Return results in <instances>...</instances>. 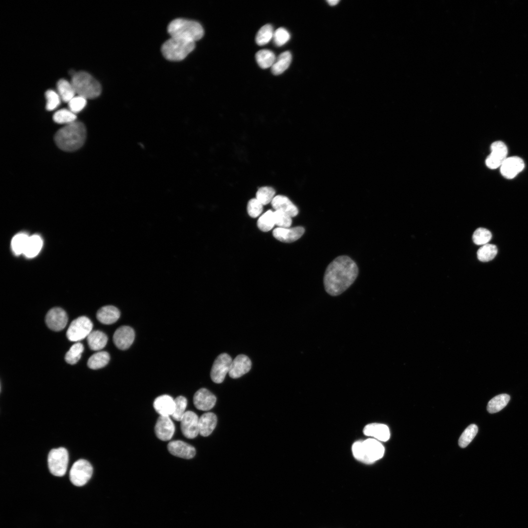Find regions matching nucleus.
I'll list each match as a JSON object with an SVG mask.
<instances>
[{
  "label": "nucleus",
  "instance_id": "nucleus-21",
  "mask_svg": "<svg viewBox=\"0 0 528 528\" xmlns=\"http://www.w3.org/2000/svg\"><path fill=\"white\" fill-rule=\"evenodd\" d=\"M153 406L160 416H171L175 410V399L167 395L159 396L154 400Z\"/></svg>",
  "mask_w": 528,
  "mask_h": 528
},
{
  "label": "nucleus",
  "instance_id": "nucleus-30",
  "mask_svg": "<svg viewBox=\"0 0 528 528\" xmlns=\"http://www.w3.org/2000/svg\"><path fill=\"white\" fill-rule=\"evenodd\" d=\"M110 354L107 352H99L92 354L88 359V366L90 369L97 370L105 367L109 362Z\"/></svg>",
  "mask_w": 528,
  "mask_h": 528
},
{
  "label": "nucleus",
  "instance_id": "nucleus-8",
  "mask_svg": "<svg viewBox=\"0 0 528 528\" xmlns=\"http://www.w3.org/2000/svg\"><path fill=\"white\" fill-rule=\"evenodd\" d=\"M93 324L86 316H80L72 321L66 331L67 339L73 342L87 337L92 331Z\"/></svg>",
  "mask_w": 528,
  "mask_h": 528
},
{
  "label": "nucleus",
  "instance_id": "nucleus-31",
  "mask_svg": "<svg viewBox=\"0 0 528 528\" xmlns=\"http://www.w3.org/2000/svg\"><path fill=\"white\" fill-rule=\"evenodd\" d=\"M255 59L258 65L262 68L271 67L276 60L275 54L268 49H262L255 55Z\"/></svg>",
  "mask_w": 528,
  "mask_h": 528
},
{
  "label": "nucleus",
  "instance_id": "nucleus-41",
  "mask_svg": "<svg viewBox=\"0 0 528 528\" xmlns=\"http://www.w3.org/2000/svg\"><path fill=\"white\" fill-rule=\"evenodd\" d=\"M175 406L172 418L175 420L180 421L185 413L187 405V399L183 396H178L175 399Z\"/></svg>",
  "mask_w": 528,
  "mask_h": 528
},
{
  "label": "nucleus",
  "instance_id": "nucleus-48",
  "mask_svg": "<svg viewBox=\"0 0 528 528\" xmlns=\"http://www.w3.org/2000/svg\"><path fill=\"white\" fill-rule=\"evenodd\" d=\"M339 1H340L339 0H327V2L329 3V4L331 5V6H334V5H336L337 4H338V3Z\"/></svg>",
  "mask_w": 528,
  "mask_h": 528
},
{
  "label": "nucleus",
  "instance_id": "nucleus-11",
  "mask_svg": "<svg viewBox=\"0 0 528 528\" xmlns=\"http://www.w3.org/2000/svg\"><path fill=\"white\" fill-rule=\"evenodd\" d=\"M491 153L485 160L487 167L491 169L500 167L507 158V148L501 141L494 142L490 147Z\"/></svg>",
  "mask_w": 528,
  "mask_h": 528
},
{
  "label": "nucleus",
  "instance_id": "nucleus-35",
  "mask_svg": "<svg viewBox=\"0 0 528 528\" xmlns=\"http://www.w3.org/2000/svg\"><path fill=\"white\" fill-rule=\"evenodd\" d=\"M498 252L496 245L492 244H485L481 246L477 251V257L479 261L483 262H488L493 259Z\"/></svg>",
  "mask_w": 528,
  "mask_h": 528
},
{
  "label": "nucleus",
  "instance_id": "nucleus-2",
  "mask_svg": "<svg viewBox=\"0 0 528 528\" xmlns=\"http://www.w3.org/2000/svg\"><path fill=\"white\" fill-rule=\"evenodd\" d=\"M86 129L81 122L75 121L66 125L55 134V142L61 150L72 152L80 148L84 144Z\"/></svg>",
  "mask_w": 528,
  "mask_h": 528
},
{
  "label": "nucleus",
  "instance_id": "nucleus-15",
  "mask_svg": "<svg viewBox=\"0 0 528 528\" xmlns=\"http://www.w3.org/2000/svg\"><path fill=\"white\" fill-rule=\"evenodd\" d=\"M524 167L523 160L515 156L507 157L500 168L501 174L504 177L512 179L522 171Z\"/></svg>",
  "mask_w": 528,
  "mask_h": 528
},
{
  "label": "nucleus",
  "instance_id": "nucleus-43",
  "mask_svg": "<svg viewBox=\"0 0 528 528\" xmlns=\"http://www.w3.org/2000/svg\"><path fill=\"white\" fill-rule=\"evenodd\" d=\"M290 34L286 29L283 27H280L274 32L272 39L276 46H281L286 44L290 39Z\"/></svg>",
  "mask_w": 528,
  "mask_h": 528
},
{
  "label": "nucleus",
  "instance_id": "nucleus-27",
  "mask_svg": "<svg viewBox=\"0 0 528 528\" xmlns=\"http://www.w3.org/2000/svg\"><path fill=\"white\" fill-rule=\"evenodd\" d=\"M87 338L89 348L93 351L102 349L106 346L108 341L107 335L99 330L92 331Z\"/></svg>",
  "mask_w": 528,
  "mask_h": 528
},
{
  "label": "nucleus",
  "instance_id": "nucleus-40",
  "mask_svg": "<svg viewBox=\"0 0 528 528\" xmlns=\"http://www.w3.org/2000/svg\"><path fill=\"white\" fill-rule=\"evenodd\" d=\"M275 191L271 187L264 186L260 188L256 194L257 198L263 205L271 202L275 197Z\"/></svg>",
  "mask_w": 528,
  "mask_h": 528
},
{
  "label": "nucleus",
  "instance_id": "nucleus-22",
  "mask_svg": "<svg viewBox=\"0 0 528 528\" xmlns=\"http://www.w3.org/2000/svg\"><path fill=\"white\" fill-rule=\"evenodd\" d=\"M363 433L366 436L381 441H387L390 437L388 427L381 423H373L366 425L364 428Z\"/></svg>",
  "mask_w": 528,
  "mask_h": 528
},
{
  "label": "nucleus",
  "instance_id": "nucleus-28",
  "mask_svg": "<svg viewBox=\"0 0 528 528\" xmlns=\"http://www.w3.org/2000/svg\"><path fill=\"white\" fill-rule=\"evenodd\" d=\"M43 243L42 239L39 235L29 236L23 254L28 258L35 257L41 251Z\"/></svg>",
  "mask_w": 528,
  "mask_h": 528
},
{
  "label": "nucleus",
  "instance_id": "nucleus-13",
  "mask_svg": "<svg viewBox=\"0 0 528 528\" xmlns=\"http://www.w3.org/2000/svg\"><path fill=\"white\" fill-rule=\"evenodd\" d=\"M67 315L66 311L58 307L50 309L45 316L46 325L54 331H60L64 329L67 324Z\"/></svg>",
  "mask_w": 528,
  "mask_h": 528
},
{
  "label": "nucleus",
  "instance_id": "nucleus-44",
  "mask_svg": "<svg viewBox=\"0 0 528 528\" xmlns=\"http://www.w3.org/2000/svg\"><path fill=\"white\" fill-rule=\"evenodd\" d=\"M46 99V109L48 110H52L57 108L61 102V97L58 93L53 90H48L45 93Z\"/></svg>",
  "mask_w": 528,
  "mask_h": 528
},
{
  "label": "nucleus",
  "instance_id": "nucleus-45",
  "mask_svg": "<svg viewBox=\"0 0 528 528\" xmlns=\"http://www.w3.org/2000/svg\"><path fill=\"white\" fill-rule=\"evenodd\" d=\"M275 223L279 227L288 228L292 223L291 217L287 214L278 210L274 212Z\"/></svg>",
  "mask_w": 528,
  "mask_h": 528
},
{
  "label": "nucleus",
  "instance_id": "nucleus-14",
  "mask_svg": "<svg viewBox=\"0 0 528 528\" xmlns=\"http://www.w3.org/2000/svg\"><path fill=\"white\" fill-rule=\"evenodd\" d=\"M175 426L169 416H159L154 427V432L158 439L168 441L173 437Z\"/></svg>",
  "mask_w": 528,
  "mask_h": 528
},
{
  "label": "nucleus",
  "instance_id": "nucleus-46",
  "mask_svg": "<svg viewBox=\"0 0 528 528\" xmlns=\"http://www.w3.org/2000/svg\"><path fill=\"white\" fill-rule=\"evenodd\" d=\"M263 209V205L256 198L251 199L247 203V212L252 218L258 217L262 212Z\"/></svg>",
  "mask_w": 528,
  "mask_h": 528
},
{
  "label": "nucleus",
  "instance_id": "nucleus-42",
  "mask_svg": "<svg viewBox=\"0 0 528 528\" xmlns=\"http://www.w3.org/2000/svg\"><path fill=\"white\" fill-rule=\"evenodd\" d=\"M492 238V234L488 230L480 227L477 229L472 236L473 242L477 245L487 244Z\"/></svg>",
  "mask_w": 528,
  "mask_h": 528
},
{
  "label": "nucleus",
  "instance_id": "nucleus-33",
  "mask_svg": "<svg viewBox=\"0 0 528 528\" xmlns=\"http://www.w3.org/2000/svg\"><path fill=\"white\" fill-rule=\"evenodd\" d=\"M29 236L24 232L15 235L11 241V248L13 253L19 255L23 254Z\"/></svg>",
  "mask_w": 528,
  "mask_h": 528
},
{
  "label": "nucleus",
  "instance_id": "nucleus-37",
  "mask_svg": "<svg viewBox=\"0 0 528 528\" xmlns=\"http://www.w3.org/2000/svg\"><path fill=\"white\" fill-rule=\"evenodd\" d=\"M84 349L83 345L81 343L73 344L65 355L66 361L72 365L76 364L81 358Z\"/></svg>",
  "mask_w": 528,
  "mask_h": 528
},
{
  "label": "nucleus",
  "instance_id": "nucleus-39",
  "mask_svg": "<svg viewBox=\"0 0 528 528\" xmlns=\"http://www.w3.org/2000/svg\"><path fill=\"white\" fill-rule=\"evenodd\" d=\"M478 431L476 424L469 425L463 431L459 440V445L462 448L466 447L473 440Z\"/></svg>",
  "mask_w": 528,
  "mask_h": 528
},
{
  "label": "nucleus",
  "instance_id": "nucleus-10",
  "mask_svg": "<svg viewBox=\"0 0 528 528\" xmlns=\"http://www.w3.org/2000/svg\"><path fill=\"white\" fill-rule=\"evenodd\" d=\"M232 361L231 356L226 353L219 355L214 360L210 372L212 380L216 383H221L229 373Z\"/></svg>",
  "mask_w": 528,
  "mask_h": 528
},
{
  "label": "nucleus",
  "instance_id": "nucleus-3",
  "mask_svg": "<svg viewBox=\"0 0 528 528\" xmlns=\"http://www.w3.org/2000/svg\"><path fill=\"white\" fill-rule=\"evenodd\" d=\"M167 30L171 37L194 42L200 39L204 35V30L199 23L180 18L172 21Z\"/></svg>",
  "mask_w": 528,
  "mask_h": 528
},
{
  "label": "nucleus",
  "instance_id": "nucleus-17",
  "mask_svg": "<svg viewBox=\"0 0 528 528\" xmlns=\"http://www.w3.org/2000/svg\"><path fill=\"white\" fill-rule=\"evenodd\" d=\"M217 398L208 390L201 388L194 394L193 402L197 409L201 411H208L215 406Z\"/></svg>",
  "mask_w": 528,
  "mask_h": 528
},
{
  "label": "nucleus",
  "instance_id": "nucleus-34",
  "mask_svg": "<svg viewBox=\"0 0 528 528\" xmlns=\"http://www.w3.org/2000/svg\"><path fill=\"white\" fill-rule=\"evenodd\" d=\"M274 31L271 24H267L262 26L258 31L255 41L259 45H264L273 39Z\"/></svg>",
  "mask_w": 528,
  "mask_h": 528
},
{
  "label": "nucleus",
  "instance_id": "nucleus-5",
  "mask_svg": "<svg viewBox=\"0 0 528 528\" xmlns=\"http://www.w3.org/2000/svg\"><path fill=\"white\" fill-rule=\"evenodd\" d=\"M76 93L86 99H93L101 92L100 83L90 74L85 72H76L71 82Z\"/></svg>",
  "mask_w": 528,
  "mask_h": 528
},
{
  "label": "nucleus",
  "instance_id": "nucleus-32",
  "mask_svg": "<svg viewBox=\"0 0 528 528\" xmlns=\"http://www.w3.org/2000/svg\"><path fill=\"white\" fill-rule=\"evenodd\" d=\"M510 396L506 394L499 395L492 398L488 403L487 410L490 413H497L506 406Z\"/></svg>",
  "mask_w": 528,
  "mask_h": 528
},
{
  "label": "nucleus",
  "instance_id": "nucleus-12",
  "mask_svg": "<svg viewBox=\"0 0 528 528\" xmlns=\"http://www.w3.org/2000/svg\"><path fill=\"white\" fill-rule=\"evenodd\" d=\"M181 432L188 439L195 438L199 434V418L192 411H187L180 421Z\"/></svg>",
  "mask_w": 528,
  "mask_h": 528
},
{
  "label": "nucleus",
  "instance_id": "nucleus-26",
  "mask_svg": "<svg viewBox=\"0 0 528 528\" xmlns=\"http://www.w3.org/2000/svg\"><path fill=\"white\" fill-rule=\"evenodd\" d=\"M291 60L292 55L289 51H285L280 54L271 67L272 73L276 75L283 73L288 68Z\"/></svg>",
  "mask_w": 528,
  "mask_h": 528
},
{
  "label": "nucleus",
  "instance_id": "nucleus-4",
  "mask_svg": "<svg viewBox=\"0 0 528 528\" xmlns=\"http://www.w3.org/2000/svg\"><path fill=\"white\" fill-rule=\"evenodd\" d=\"M384 447L379 441L370 438L355 442L352 446L354 457L365 463H372L380 459L384 454Z\"/></svg>",
  "mask_w": 528,
  "mask_h": 528
},
{
  "label": "nucleus",
  "instance_id": "nucleus-16",
  "mask_svg": "<svg viewBox=\"0 0 528 528\" xmlns=\"http://www.w3.org/2000/svg\"><path fill=\"white\" fill-rule=\"evenodd\" d=\"M134 336V331L131 327L123 326L115 330L113 336V341L118 349L124 350L131 346L133 342Z\"/></svg>",
  "mask_w": 528,
  "mask_h": 528
},
{
  "label": "nucleus",
  "instance_id": "nucleus-9",
  "mask_svg": "<svg viewBox=\"0 0 528 528\" xmlns=\"http://www.w3.org/2000/svg\"><path fill=\"white\" fill-rule=\"evenodd\" d=\"M92 473L91 464L85 460L80 459L73 463L70 469V480L74 485L81 486L89 481Z\"/></svg>",
  "mask_w": 528,
  "mask_h": 528
},
{
  "label": "nucleus",
  "instance_id": "nucleus-23",
  "mask_svg": "<svg viewBox=\"0 0 528 528\" xmlns=\"http://www.w3.org/2000/svg\"><path fill=\"white\" fill-rule=\"evenodd\" d=\"M271 203L275 210L282 211L291 218L295 217L298 214L297 207L286 196L282 195L275 196Z\"/></svg>",
  "mask_w": 528,
  "mask_h": 528
},
{
  "label": "nucleus",
  "instance_id": "nucleus-1",
  "mask_svg": "<svg viewBox=\"0 0 528 528\" xmlns=\"http://www.w3.org/2000/svg\"><path fill=\"white\" fill-rule=\"evenodd\" d=\"M358 274V268L353 260L347 256H338L326 269L323 279L325 289L331 296H338L353 284Z\"/></svg>",
  "mask_w": 528,
  "mask_h": 528
},
{
  "label": "nucleus",
  "instance_id": "nucleus-47",
  "mask_svg": "<svg viewBox=\"0 0 528 528\" xmlns=\"http://www.w3.org/2000/svg\"><path fill=\"white\" fill-rule=\"evenodd\" d=\"M86 99L79 95L75 96L68 103L69 110L75 114L80 112L86 106Z\"/></svg>",
  "mask_w": 528,
  "mask_h": 528
},
{
  "label": "nucleus",
  "instance_id": "nucleus-20",
  "mask_svg": "<svg viewBox=\"0 0 528 528\" xmlns=\"http://www.w3.org/2000/svg\"><path fill=\"white\" fill-rule=\"evenodd\" d=\"M304 232L305 229L302 226L293 228L278 227L273 231V235L281 242H292L300 239Z\"/></svg>",
  "mask_w": 528,
  "mask_h": 528
},
{
  "label": "nucleus",
  "instance_id": "nucleus-25",
  "mask_svg": "<svg viewBox=\"0 0 528 528\" xmlns=\"http://www.w3.org/2000/svg\"><path fill=\"white\" fill-rule=\"evenodd\" d=\"M120 315L117 308L112 306H106L100 308L96 313L98 321L102 324L110 325L116 322Z\"/></svg>",
  "mask_w": 528,
  "mask_h": 528
},
{
  "label": "nucleus",
  "instance_id": "nucleus-36",
  "mask_svg": "<svg viewBox=\"0 0 528 528\" xmlns=\"http://www.w3.org/2000/svg\"><path fill=\"white\" fill-rule=\"evenodd\" d=\"M76 115L69 110L65 109L57 110L53 116L54 121L58 124L66 125L75 121Z\"/></svg>",
  "mask_w": 528,
  "mask_h": 528
},
{
  "label": "nucleus",
  "instance_id": "nucleus-6",
  "mask_svg": "<svg viewBox=\"0 0 528 528\" xmlns=\"http://www.w3.org/2000/svg\"><path fill=\"white\" fill-rule=\"evenodd\" d=\"M195 47L194 42L171 37L162 44L161 52L166 59L179 61L185 59Z\"/></svg>",
  "mask_w": 528,
  "mask_h": 528
},
{
  "label": "nucleus",
  "instance_id": "nucleus-38",
  "mask_svg": "<svg viewBox=\"0 0 528 528\" xmlns=\"http://www.w3.org/2000/svg\"><path fill=\"white\" fill-rule=\"evenodd\" d=\"M275 224L274 212L270 210L263 214L257 221L258 228L264 232L270 230Z\"/></svg>",
  "mask_w": 528,
  "mask_h": 528
},
{
  "label": "nucleus",
  "instance_id": "nucleus-19",
  "mask_svg": "<svg viewBox=\"0 0 528 528\" xmlns=\"http://www.w3.org/2000/svg\"><path fill=\"white\" fill-rule=\"evenodd\" d=\"M251 361L244 354H239L232 360L229 375L232 378H238L248 373L251 367Z\"/></svg>",
  "mask_w": 528,
  "mask_h": 528
},
{
  "label": "nucleus",
  "instance_id": "nucleus-18",
  "mask_svg": "<svg viewBox=\"0 0 528 528\" xmlns=\"http://www.w3.org/2000/svg\"><path fill=\"white\" fill-rule=\"evenodd\" d=\"M167 448L172 455L185 459H192L196 454L194 447L180 440L170 441L168 444Z\"/></svg>",
  "mask_w": 528,
  "mask_h": 528
},
{
  "label": "nucleus",
  "instance_id": "nucleus-7",
  "mask_svg": "<svg viewBox=\"0 0 528 528\" xmlns=\"http://www.w3.org/2000/svg\"><path fill=\"white\" fill-rule=\"evenodd\" d=\"M48 465L52 474L62 477L66 473L68 462V453L64 447L51 450L48 455Z\"/></svg>",
  "mask_w": 528,
  "mask_h": 528
},
{
  "label": "nucleus",
  "instance_id": "nucleus-29",
  "mask_svg": "<svg viewBox=\"0 0 528 528\" xmlns=\"http://www.w3.org/2000/svg\"><path fill=\"white\" fill-rule=\"evenodd\" d=\"M58 94L61 99L65 102H69L76 93L71 84L65 79H60L57 84Z\"/></svg>",
  "mask_w": 528,
  "mask_h": 528
},
{
  "label": "nucleus",
  "instance_id": "nucleus-24",
  "mask_svg": "<svg viewBox=\"0 0 528 528\" xmlns=\"http://www.w3.org/2000/svg\"><path fill=\"white\" fill-rule=\"evenodd\" d=\"M217 423V418L213 413L202 414L199 418V434L203 437L208 436L215 428Z\"/></svg>",
  "mask_w": 528,
  "mask_h": 528
}]
</instances>
